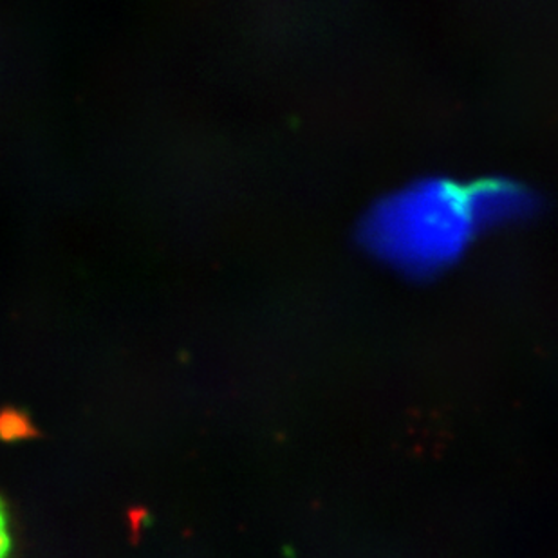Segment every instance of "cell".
I'll return each mask as SVG.
<instances>
[{"label":"cell","mask_w":558,"mask_h":558,"mask_svg":"<svg viewBox=\"0 0 558 558\" xmlns=\"http://www.w3.org/2000/svg\"><path fill=\"white\" fill-rule=\"evenodd\" d=\"M11 535L10 526H8V513H5L4 505L0 500V558L10 557Z\"/></svg>","instance_id":"7a4b0ae2"},{"label":"cell","mask_w":558,"mask_h":558,"mask_svg":"<svg viewBox=\"0 0 558 558\" xmlns=\"http://www.w3.org/2000/svg\"><path fill=\"white\" fill-rule=\"evenodd\" d=\"M464 206L450 189L414 192L387 210L390 225H385L396 232H385V235H392V246L403 241L409 252L417 253L420 248L425 257H436V252L442 257L458 248L463 239L466 230ZM403 244L398 250L403 248Z\"/></svg>","instance_id":"6da1fadb"}]
</instances>
